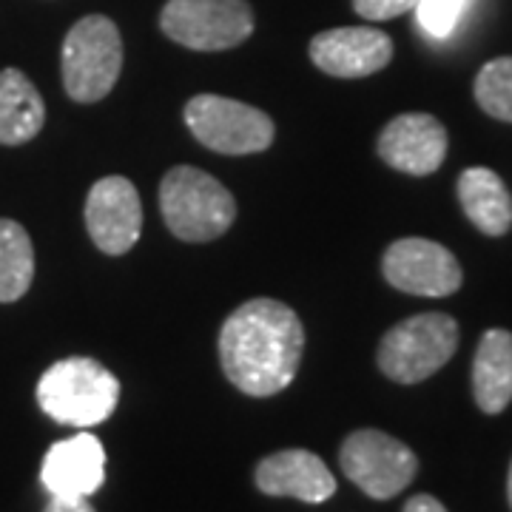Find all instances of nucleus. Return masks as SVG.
Listing matches in <instances>:
<instances>
[{
    "instance_id": "1",
    "label": "nucleus",
    "mask_w": 512,
    "mask_h": 512,
    "mask_svg": "<svg viewBox=\"0 0 512 512\" xmlns=\"http://www.w3.org/2000/svg\"><path fill=\"white\" fill-rule=\"evenodd\" d=\"M305 350L299 316L276 299H251L225 319L220 362L228 382L242 393L265 399L296 379Z\"/></svg>"
},
{
    "instance_id": "2",
    "label": "nucleus",
    "mask_w": 512,
    "mask_h": 512,
    "mask_svg": "<svg viewBox=\"0 0 512 512\" xmlns=\"http://www.w3.org/2000/svg\"><path fill=\"white\" fill-rule=\"evenodd\" d=\"M120 382L100 362L72 356L49 367L37 382V404L57 424L94 427L114 413Z\"/></svg>"
},
{
    "instance_id": "3",
    "label": "nucleus",
    "mask_w": 512,
    "mask_h": 512,
    "mask_svg": "<svg viewBox=\"0 0 512 512\" xmlns=\"http://www.w3.org/2000/svg\"><path fill=\"white\" fill-rule=\"evenodd\" d=\"M160 208L168 231L183 242H208L222 237L237 220L231 191L191 165H177L163 177Z\"/></svg>"
},
{
    "instance_id": "4",
    "label": "nucleus",
    "mask_w": 512,
    "mask_h": 512,
    "mask_svg": "<svg viewBox=\"0 0 512 512\" xmlns=\"http://www.w3.org/2000/svg\"><path fill=\"white\" fill-rule=\"evenodd\" d=\"M458 348V325L447 313H419L384 333L379 367L387 379L419 384L453 359Z\"/></svg>"
},
{
    "instance_id": "5",
    "label": "nucleus",
    "mask_w": 512,
    "mask_h": 512,
    "mask_svg": "<svg viewBox=\"0 0 512 512\" xmlns=\"http://www.w3.org/2000/svg\"><path fill=\"white\" fill-rule=\"evenodd\" d=\"M123 69L120 29L106 15L77 20L63 40V86L77 103H97Z\"/></svg>"
},
{
    "instance_id": "6",
    "label": "nucleus",
    "mask_w": 512,
    "mask_h": 512,
    "mask_svg": "<svg viewBox=\"0 0 512 512\" xmlns=\"http://www.w3.org/2000/svg\"><path fill=\"white\" fill-rule=\"evenodd\" d=\"M160 26L194 52H225L251 37L254 12L245 0H168Z\"/></svg>"
},
{
    "instance_id": "7",
    "label": "nucleus",
    "mask_w": 512,
    "mask_h": 512,
    "mask_svg": "<svg viewBox=\"0 0 512 512\" xmlns=\"http://www.w3.org/2000/svg\"><path fill=\"white\" fill-rule=\"evenodd\" d=\"M185 123L202 146L217 154H256L274 143V120L265 111L220 94L191 97Z\"/></svg>"
},
{
    "instance_id": "8",
    "label": "nucleus",
    "mask_w": 512,
    "mask_h": 512,
    "mask_svg": "<svg viewBox=\"0 0 512 512\" xmlns=\"http://www.w3.org/2000/svg\"><path fill=\"white\" fill-rule=\"evenodd\" d=\"M345 476L370 498L387 501L399 495L419 473V458L404 441L382 430H356L342 444Z\"/></svg>"
},
{
    "instance_id": "9",
    "label": "nucleus",
    "mask_w": 512,
    "mask_h": 512,
    "mask_svg": "<svg viewBox=\"0 0 512 512\" xmlns=\"http://www.w3.org/2000/svg\"><path fill=\"white\" fill-rule=\"evenodd\" d=\"M384 279L396 291L413 296H450L461 288V265L444 245L433 239L407 237L393 242L382 259Z\"/></svg>"
},
{
    "instance_id": "10",
    "label": "nucleus",
    "mask_w": 512,
    "mask_h": 512,
    "mask_svg": "<svg viewBox=\"0 0 512 512\" xmlns=\"http://www.w3.org/2000/svg\"><path fill=\"white\" fill-rule=\"evenodd\" d=\"M86 228L103 254L131 251L143 231V205L126 177H106L92 185L86 200Z\"/></svg>"
},
{
    "instance_id": "11",
    "label": "nucleus",
    "mask_w": 512,
    "mask_h": 512,
    "mask_svg": "<svg viewBox=\"0 0 512 512\" xmlns=\"http://www.w3.org/2000/svg\"><path fill=\"white\" fill-rule=\"evenodd\" d=\"M376 148L390 168L427 177L447 157V131L433 114H399L384 126Z\"/></svg>"
},
{
    "instance_id": "12",
    "label": "nucleus",
    "mask_w": 512,
    "mask_h": 512,
    "mask_svg": "<svg viewBox=\"0 0 512 512\" xmlns=\"http://www.w3.org/2000/svg\"><path fill=\"white\" fill-rule=\"evenodd\" d=\"M311 60L330 77H367L393 60V40L370 26L328 29L311 40Z\"/></svg>"
},
{
    "instance_id": "13",
    "label": "nucleus",
    "mask_w": 512,
    "mask_h": 512,
    "mask_svg": "<svg viewBox=\"0 0 512 512\" xmlns=\"http://www.w3.org/2000/svg\"><path fill=\"white\" fill-rule=\"evenodd\" d=\"M40 481L49 495L89 498L106 481V450L92 433L57 441L43 456Z\"/></svg>"
},
{
    "instance_id": "14",
    "label": "nucleus",
    "mask_w": 512,
    "mask_h": 512,
    "mask_svg": "<svg viewBox=\"0 0 512 512\" xmlns=\"http://www.w3.org/2000/svg\"><path fill=\"white\" fill-rule=\"evenodd\" d=\"M256 487L276 498H299L305 504H325L330 495L336 493V478L316 453L282 450L259 461Z\"/></svg>"
},
{
    "instance_id": "15",
    "label": "nucleus",
    "mask_w": 512,
    "mask_h": 512,
    "mask_svg": "<svg viewBox=\"0 0 512 512\" xmlns=\"http://www.w3.org/2000/svg\"><path fill=\"white\" fill-rule=\"evenodd\" d=\"M458 200L467 220L487 237H501L512 225V200L507 185L490 168H467L458 177Z\"/></svg>"
},
{
    "instance_id": "16",
    "label": "nucleus",
    "mask_w": 512,
    "mask_h": 512,
    "mask_svg": "<svg viewBox=\"0 0 512 512\" xmlns=\"http://www.w3.org/2000/svg\"><path fill=\"white\" fill-rule=\"evenodd\" d=\"M473 393L484 413H501L512 402V333L493 328L481 336L473 362Z\"/></svg>"
},
{
    "instance_id": "17",
    "label": "nucleus",
    "mask_w": 512,
    "mask_h": 512,
    "mask_svg": "<svg viewBox=\"0 0 512 512\" xmlns=\"http://www.w3.org/2000/svg\"><path fill=\"white\" fill-rule=\"evenodd\" d=\"M46 106L35 83L18 69L0 72V146H20L40 134Z\"/></svg>"
},
{
    "instance_id": "18",
    "label": "nucleus",
    "mask_w": 512,
    "mask_h": 512,
    "mask_svg": "<svg viewBox=\"0 0 512 512\" xmlns=\"http://www.w3.org/2000/svg\"><path fill=\"white\" fill-rule=\"evenodd\" d=\"M35 279V248L26 228L0 220V302H18Z\"/></svg>"
},
{
    "instance_id": "19",
    "label": "nucleus",
    "mask_w": 512,
    "mask_h": 512,
    "mask_svg": "<svg viewBox=\"0 0 512 512\" xmlns=\"http://www.w3.org/2000/svg\"><path fill=\"white\" fill-rule=\"evenodd\" d=\"M476 100L490 117L512 123V57H495L478 72Z\"/></svg>"
},
{
    "instance_id": "20",
    "label": "nucleus",
    "mask_w": 512,
    "mask_h": 512,
    "mask_svg": "<svg viewBox=\"0 0 512 512\" xmlns=\"http://www.w3.org/2000/svg\"><path fill=\"white\" fill-rule=\"evenodd\" d=\"M473 0H419L416 3V20L419 26L436 40H447L458 29L464 12Z\"/></svg>"
},
{
    "instance_id": "21",
    "label": "nucleus",
    "mask_w": 512,
    "mask_h": 512,
    "mask_svg": "<svg viewBox=\"0 0 512 512\" xmlns=\"http://www.w3.org/2000/svg\"><path fill=\"white\" fill-rule=\"evenodd\" d=\"M419 0H353V9L365 20H390L416 9Z\"/></svg>"
},
{
    "instance_id": "22",
    "label": "nucleus",
    "mask_w": 512,
    "mask_h": 512,
    "mask_svg": "<svg viewBox=\"0 0 512 512\" xmlns=\"http://www.w3.org/2000/svg\"><path fill=\"white\" fill-rule=\"evenodd\" d=\"M43 512H94L89 498H66V495H52Z\"/></svg>"
},
{
    "instance_id": "23",
    "label": "nucleus",
    "mask_w": 512,
    "mask_h": 512,
    "mask_svg": "<svg viewBox=\"0 0 512 512\" xmlns=\"http://www.w3.org/2000/svg\"><path fill=\"white\" fill-rule=\"evenodd\" d=\"M404 512H447V510H444V504L436 501L433 495H416V498H410V501L404 504Z\"/></svg>"
},
{
    "instance_id": "24",
    "label": "nucleus",
    "mask_w": 512,
    "mask_h": 512,
    "mask_svg": "<svg viewBox=\"0 0 512 512\" xmlns=\"http://www.w3.org/2000/svg\"><path fill=\"white\" fill-rule=\"evenodd\" d=\"M507 495H510V507H512V464H510V478H507Z\"/></svg>"
}]
</instances>
